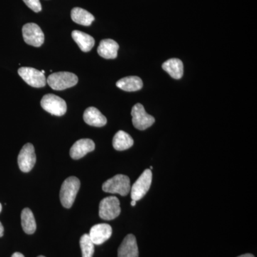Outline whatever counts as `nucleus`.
Here are the masks:
<instances>
[{"instance_id":"nucleus-1","label":"nucleus","mask_w":257,"mask_h":257,"mask_svg":"<svg viewBox=\"0 0 257 257\" xmlns=\"http://www.w3.org/2000/svg\"><path fill=\"white\" fill-rule=\"evenodd\" d=\"M80 187V181L75 177H69L64 180L61 187L60 201L64 207L69 209L73 205Z\"/></svg>"},{"instance_id":"nucleus-2","label":"nucleus","mask_w":257,"mask_h":257,"mask_svg":"<svg viewBox=\"0 0 257 257\" xmlns=\"http://www.w3.org/2000/svg\"><path fill=\"white\" fill-rule=\"evenodd\" d=\"M47 82L54 90L62 91L75 86L78 82V77L71 72H55L49 76Z\"/></svg>"},{"instance_id":"nucleus-3","label":"nucleus","mask_w":257,"mask_h":257,"mask_svg":"<svg viewBox=\"0 0 257 257\" xmlns=\"http://www.w3.org/2000/svg\"><path fill=\"white\" fill-rule=\"evenodd\" d=\"M104 192L126 196L131 190L130 179L127 176L117 175L108 179L102 185Z\"/></svg>"},{"instance_id":"nucleus-4","label":"nucleus","mask_w":257,"mask_h":257,"mask_svg":"<svg viewBox=\"0 0 257 257\" xmlns=\"http://www.w3.org/2000/svg\"><path fill=\"white\" fill-rule=\"evenodd\" d=\"M41 106L47 112L55 116H63L67 112L66 101L55 94H45L42 97Z\"/></svg>"},{"instance_id":"nucleus-5","label":"nucleus","mask_w":257,"mask_h":257,"mask_svg":"<svg viewBox=\"0 0 257 257\" xmlns=\"http://www.w3.org/2000/svg\"><path fill=\"white\" fill-rule=\"evenodd\" d=\"M152 172L151 170L144 171L138 180L131 187V197L133 200L138 201L143 199L151 187Z\"/></svg>"},{"instance_id":"nucleus-6","label":"nucleus","mask_w":257,"mask_h":257,"mask_svg":"<svg viewBox=\"0 0 257 257\" xmlns=\"http://www.w3.org/2000/svg\"><path fill=\"white\" fill-rule=\"evenodd\" d=\"M121 213L120 202L117 197L104 198L99 204V216L104 220H112L117 217Z\"/></svg>"},{"instance_id":"nucleus-7","label":"nucleus","mask_w":257,"mask_h":257,"mask_svg":"<svg viewBox=\"0 0 257 257\" xmlns=\"http://www.w3.org/2000/svg\"><path fill=\"white\" fill-rule=\"evenodd\" d=\"M131 114L134 126L139 130H147L155 121V117L147 114L143 104L140 103L133 106Z\"/></svg>"},{"instance_id":"nucleus-8","label":"nucleus","mask_w":257,"mask_h":257,"mask_svg":"<svg viewBox=\"0 0 257 257\" xmlns=\"http://www.w3.org/2000/svg\"><path fill=\"white\" fill-rule=\"evenodd\" d=\"M24 40L31 46L41 47L45 42V35L41 28L35 23H28L23 28Z\"/></svg>"},{"instance_id":"nucleus-9","label":"nucleus","mask_w":257,"mask_h":257,"mask_svg":"<svg viewBox=\"0 0 257 257\" xmlns=\"http://www.w3.org/2000/svg\"><path fill=\"white\" fill-rule=\"evenodd\" d=\"M18 74L31 87L40 88L46 85V77L41 71L32 67H25L18 69Z\"/></svg>"},{"instance_id":"nucleus-10","label":"nucleus","mask_w":257,"mask_h":257,"mask_svg":"<svg viewBox=\"0 0 257 257\" xmlns=\"http://www.w3.org/2000/svg\"><path fill=\"white\" fill-rule=\"evenodd\" d=\"M35 148L31 143L24 145L18 155V165L23 172H30L36 163Z\"/></svg>"},{"instance_id":"nucleus-11","label":"nucleus","mask_w":257,"mask_h":257,"mask_svg":"<svg viewBox=\"0 0 257 257\" xmlns=\"http://www.w3.org/2000/svg\"><path fill=\"white\" fill-rule=\"evenodd\" d=\"M112 234L110 225L99 224L91 228L89 236L94 244L100 245L107 241Z\"/></svg>"},{"instance_id":"nucleus-12","label":"nucleus","mask_w":257,"mask_h":257,"mask_svg":"<svg viewBox=\"0 0 257 257\" xmlns=\"http://www.w3.org/2000/svg\"><path fill=\"white\" fill-rule=\"evenodd\" d=\"M94 149H95V145L92 140L82 139L72 145L69 154L73 160H79L85 156L89 152L94 151Z\"/></svg>"},{"instance_id":"nucleus-13","label":"nucleus","mask_w":257,"mask_h":257,"mask_svg":"<svg viewBox=\"0 0 257 257\" xmlns=\"http://www.w3.org/2000/svg\"><path fill=\"white\" fill-rule=\"evenodd\" d=\"M118 257H139V249L136 237L128 234L118 248Z\"/></svg>"},{"instance_id":"nucleus-14","label":"nucleus","mask_w":257,"mask_h":257,"mask_svg":"<svg viewBox=\"0 0 257 257\" xmlns=\"http://www.w3.org/2000/svg\"><path fill=\"white\" fill-rule=\"evenodd\" d=\"M119 45L117 42L111 39H106L101 40L98 47L97 52L100 57L104 59H115L117 57V52L119 50Z\"/></svg>"},{"instance_id":"nucleus-15","label":"nucleus","mask_w":257,"mask_h":257,"mask_svg":"<svg viewBox=\"0 0 257 257\" xmlns=\"http://www.w3.org/2000/svg\"><path fill=\"white\" fill-rule=\"evenodd\" d=\"M83 118L87 124L96 127L104 126L107 122L105 116L94 106H90L84 111Z\"/></svg>"},{"instance_id":"nucleus-16","label":"nucleus","mask_w":257,"mask_h":257,"mask_svg":"<svg viewBox=\"0 0 257 257\" xmlns=\"http://www.w3.org/2000/svg\"><path fill=\"white\" fill-rule=\"evenodd\" d=\"M72 37L80 50L84 52H89L95 44L94 39L92 36L79 30H74L72 32Z\"/></svg>"},{"instance_id":"nucleus-17","label":"nucleus","mask_w":257,"mask_h":257,"mask_svg":"<svg viewBox=\"0 0 257 257\" xmlns=\"http://www.w3.org/2000/svg\"><path fill=\"white\" fill-rule=\"evenodd\" d=\"M162 69L170 74L172 78H182L184 73V65L182 61L177 58H172L166 61L162 64Z\"/></svg>"},{"instance_id":"nucleus-18","label":"nucleus","mask_w":257,"mask_h":257,"mask_svg":"<svg viewBox=\"0 0 257 257\" xmlns=\"http://www.w3.org/2000/svg\"><path fill=\"white\" fill-rule=\"evenodd\" d=\"M116 87L126 92H136L143 87V82L141 78L136 76H130L119 79L116 84Z\"/></svg>"},{"instance_id":"nucleus-19","label":"nucleus","mask_w":257,"mask_h":257,"mask_svg":"<svg viewBox=\"0 0 257 257\" xmlns=\"http://www.w3.org/2000/svg\"><path fill=\"white\" fill-rule=\"evenodd\" d=\"M112 145L117 151H124L133 146L134 140L128 134L120 130L114 135Z\"/></svg>"},{"instance_id":"nucleus-20","label":"nucleus","mask_w":257,"mask_h":257,"mask_svg":"<svg viewBox=\"0 0 257 257\" xmlns=\"http://www.w3.org/2000/svg\"><path fill=\"white\" fill-rule=\"evenodd\" d=\"M71 18L74 23L86 27L90 26L94 20V17L90 13L80 8L72 10Z\"/></svg>"},{"instance_id":"nucleus-21","label":"nucleus","mask_w":257,"mask_h":257,"mask_svg":"<svg viewBox=\"0 0 257 257\" xmlns=\"http://www.w3.org/2000/svg\"><path fill=\"white\" fill-rule=\"evenodd\" d=\"M22 226L26 234H32L37 229L36 221L33 213L29 208H25L21 214Z\"/></svg>"},{"instance_id":"nucleus-22","label":"nucleus","mask_w":257,"mask_h":257,"mask_svg":"<svg viewBox=\"0 0 257 257\" xmlns=\"http://www.w3.org/2000/svg\"><path fill=\"white\" fill-rule=\"evenodd\" d=\"M80 246L82 257H92L94 252V244L89 234L82 235L80 239Z\"/></svg>"},{"instance_id":"nucleus-23","label":"nucleus","mask_w":257,"mask_h":257,"mask_svg":"<svg viewBox=\"0 0 257 257\" xmlns=\"http://www.w3.org/2000/svg\"><path fill=\"white\" fill-rule=\"evenodd\" d=\"M23 2L35 13H40L42 11V5L40 0H23Z\"/></svg>"},{"instance_id":"nucleus-24","label":"nucleus","mask_w":257,"mask_h":257,"mask_svg":"<svg viewBox=\"0 0 257 257\" xmlns=\"http://www.w3.org/2000/svg\"><path fill=\"white\" fill-rule=\"evenodd\" d=\"M4 234V227H3V224L0 222V237L3 236Z\"/></svg>"},{"instance_id":"nucleus-25","label":"nucleus","mask_w":257,"mask_h":257,"mask_svg":"<svg viewBox=\"0 0 257 257\" xmlns=\"http://www.w3.org/2000/svg\"><path fill=\"white\" fill-rule=\"evenodd\" d=\"M12 257H25L23 253L20 252H15L13 253V256Z\"/></svg>"},{"instance_id":"nucleus-26","label":"nucleus","mask_w":257,"mask_h":257,"mask_svg":"<svg viewBox=\"0 0 257 257\" xmlns=\"http://www.w3.org/2000/svg\"><path fill=\"white\" fill-rule=\"evenodd\" d=\"M238 257H254L253 255L251 254V253H246V254L241 255V256Z\"/></svg>"},{"instance_id":"nucleus-27","label":"nucleus","mask_w":257,"mask_h":257,"mask_svg":"<svg viewBox=\"0 0 257 257\" xmlns=\"http://www.w3.org/2000/svg\"><path fill=\"white\" fill-rule=\"evenodd\" d=\"M137 204V201L133 200L131 202V205L133 206V207H135V205H136Z\"/></svg>"},{"instance_id":"nucleus-28","label":"nucleus","mask_w":257,"mask_h":257,"mask_svg":"<svg viewBox=\"0 0 257 257\" xmlns=\"http://www.w3.org/2000/svg\"><path fill=\"white\" fill-rule=\"evenodd\" d=\"M2 209H3V207H2L1 203H0V212L2 211Z\"/></svg>"},{"instance_id":"nucleus-29","label":"nucleus","mask_w":257,"mask_h":257,"mask_svg":"<svg viewBox=\"0 0 257 257\" xmlns=\"http://www.w3.org/2000/svg\"><path fill=\"white\" fill-rule=\"evenodd\" d=\"M41 72H42V73H43V74H45V70H42V71H41Z\"/></svg>"},{"instance_id":"nucleus-30","label":"nucleus","mask_w":257,"mask_h":257,"mask_svg":"<svg viewBox=\"0 0 257 257\" xmlns=\"http://www.w3.org/2000/svg\"><path fill=\"white\" fill-rule=\"evenodd\" d=\"M152 169H153V167H152L151 166V167H150V170H152Z\"/></svg>"},{"instance_id":"nucleus-31","label":"nucleus","mask_w":257,"mask_h":257,"mask_svg":"<svg viewBox=\"0 0 257 257\" xmlns=\"http://www.w3.org/2000/svg\"><path fill=\"white\" fill-rule=\"evenodd\" d=\"M37 257H45V256H37Z\"/></svg>"}]
</instances>
